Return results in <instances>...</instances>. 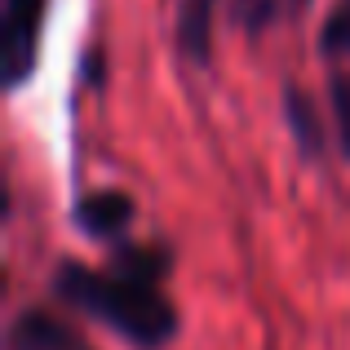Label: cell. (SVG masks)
<instances>
[{"label": "cell", "instance_id": "obj_2", "mask_svg": "<svg viewBox=\"0 0 350 350\" xmlns=\"http://www.w3.org/2000/svg\"><path fill=\"white\" fill-rule=\"evenodd\" d=\"M49 0H0V76L5 89H23L40 62V36Z\"/></svg>", "mask_w": 350, "mask_h": 350}, {"label": "cell", "instance_id": "obj_3", "mask_svg": "<svg viewBox=\"0 0 350 350\" xmlns=\"http://www.w3.org/2000/svg\"><path fill=\"white\" fill-rule=\"evenodd\" d=\"M71 222L89 239H120L124 226L133 222V196L120 191V187L85 191V196H76V204H71Z\"/></svg>", "mask_w": 350, "mask_h": 350}, {"label": "cell", "instance_id": "obj_8", "mask_svg": "<svg viewBox=\"0 0 350 350\" xmlns=\"http://www.w3.org/2000/svg\"><path fill=\"white\" fill-rule=\"evenodd\" d=\"M293 5H297V9H301V5H310V0H293Z\"/></svg>", "mask_w": 350, "mask_h": 350}, {"label": "cell", "instance_id": "obj_1", "mask_svg": "<svg viewBox=\"0 0 350 350\" xmlns=\"http://www.w3.org/2000/svg\"><path fill=\"white\" fill-rule=\"evenodd\" d=\"M49 288L58 301L107 324L137 350H164L178 337V306L160 288V280L120 271V266H85L76 257H62L53 266Z\"/></svg>", "mask_w": 350, "mask_h": 350}, {"label": "cell", "instance_id": "obj_5", "mask_svg": "<svg viewBox=\"0 0 350 350\" xmlns=\"http://www.w3.org/2000/svg\"><path fill=\"white\" fill-rule=\"evenodd\" d=\"M280 107H284V124H288V133H293V142L301 146V155H324V142H328V133H324V120H319V107H315V98L306 94L301 85H284V94H280Z\"/></svg>", "mask_w": 350, "mask_h": 350}, {"label": "cell", "instance_id": "obj_4", "mask_svg": "<svg viewBox=\"0 0 350 350\" xmlns=\"http://www.w3.org/2000/svg\"><path fill=\"white\" fill-rule=\"evenodd\" d=\"M5 350H85V346H80L76 328L62 324L58 315H49L44 306H27L9 324Z\"/></svg>", "mask_w": 350, "mask_h": 350}, {"label": "cell", "instance_id": "obj_7", "mask_svg": "<svg viewBox=\"0 0 350 350\" xmlns=\"http://www.w3.org/2000/svg\"><path fill=\"white\" fill-rule=\"evenodd\" d=\"M328 107H333L337 151L350 160V62L346 67H328Z\"/></svg>", "mask_w": 350, "mask_h": 350}, {"label": "cell", "instance_id": "obj_6", "mask_svg": "<svg viewBox=\"0 0 350 350\" xmlns=\"http://www.w3.org/2000/svg\"><path fill=\"white\" fill-rule=\"evenodd\" d=\"M315 49L324 58V67H346L350 62V0H333L319 18Z\"/></svg>", "mask_w": 350, "mask_h": 350}]
</instances>
